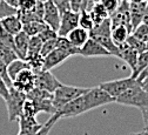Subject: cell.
I'll return each instance as SVG.
<instances>
[{
  "label": "cell",
  "instance_id": "obj_26",
  "mask_svg": "<svg viewBox=\"0 0 148 135\" xmlns=\"http://www.w3.org/2000/svg\"><path fill=\"white\" fill-rule=\"evenodd\" d=\"M148 65V49L139 53V56H138V61H136V65H135V68L132 71V76L133 78H138V75L141 73V71Z\"/></svg>",
  "mask_w": 148,
  "mask_h": 135
},
{
  "label": "cell",
  "instance_id": "obj_25",
  "mask_svg": "<svg viewBox=\"0 0 148 135\" xmlns=\"http://www.w3.org/2000/svg\"><path fill=\"white\" fill-rule=\"evenodd\" d=\"M46 27H47V25L44 21H32V23L25 24L23 31L29 36H36V35H39Z\"/></svg>",
  "mask_w": 148,
  "mask_h": 135
},
{
  "label": "cell",
  "instance_id": "obj_2",
  "mask_svg": "<svg viewBox=\"0 0 148 135\" xmlns=\"http://www.w3.org/2000/svg\"><path fill=\"white\" fill-rule=\"evenodd\" d=\"M114 102L122 106H131L141 109L142 107L148 106V92L143 89L140 82H136L134 86L115 98Z\"/></svg>",
  "mask_w": 148,
  "mask_h": 135
},
{
  "label": "cell",
  "instance_id": "obj_24",
  "mask_svg": "<svg viewBox=\"0 0 148 135\" xmlns=\"http://www.w3.org/2000/svg\"><path fill=\"white\" fill-rule=\"evenodd\" d=\"M0 59H1L6 65H10L12 61L19 59V56L15 53L13 48L5 45L4 42L0 41Z\"/></svg>",
  "mask_w": 148,
  "mask_h": 135
},
{
  "label": "cell",
  "instance_id": "obj_14",
  "mask_svg": "<svg viewBox=\"0 0 148 135\" xmlns=\"http://www.w3.org/2000/svg\"><path fill=\"white\" fill-rule=\"evenodd\" d=\"M18 121H19V133H18V135H33L42 127L41 123L36 121V118L33 116L20 115Z\"/></svg>",
  "mask_w": 148,
  "mask_h": 135
},
{
  "label": "cell",
  "instance_id": "obj_9",
  "mask_svg": "<svg viewBox=\"0 0 148 135\" xmlns=\"http://www.w3.org/2000/svg\"><path fill=\"white\" fill-rule=\"evenodd\" d=\"M84 58H109L112 56L110 54L102 45H100L97 40L89 38L88 41L79 48V54Z\"/></svg>",
  "mask_w": 148,
  "mask_h": 135
},
{
  "label": "cell",
  "instance_id": "obj_40",
  "mask_svg": "<svg viewBox=\"0 0 148 135\" xmlns=\"http://www.w3.org/2000/svg\"><path fill=\"white\" fill-rule=\"evenodd\" d=\"M147 76H148V65L141 71V73L138 75V78H136V80H138V82H142L146 78H147Z\"/></svg>",
  "mask_w": 148,
  "mask_h": 135
},
{
  "label": "cell",
  "instance_id": "obj_33",
  "mask_svg": "<svg viewBox=\"0 0 148 135\" xmlns=\"http://www.w3.org/2000/svg\"><path fill=\"white\" fill-rule=\"evenodd\" d=\"M0 76H1V79L5 81V84L7 85L8 89L13 86V81L11 80V78L8 76V73H7V65L0 59Z\"/></svg>",
  "mask_w": 148,
  "mask_h": 135
},
{
  "label": "cell",
  "instance_id": "obj_16",
  "mask_svg": "<svg viewBox=\"0 0 148 135\" xmlns=\"http://www.w3.org/2000/svg\"><path fill=\"white\" fill-rule=\"evenodd\" d=\"M147 8V3L136 4V3H129V19H131V25L133 31L142 24V18Z\"/></svg>",
  "mask_w": 148,
  "mask_h": 135
},
{
  "label": "cell",
  "instance_id": "obj_31",
  "mask_svg": "<svg viewBox=\"0 0 148 135\" xmlns=\"http://www.w3.org/2000/svg\"><path fill=\"white\" fill-rule=\"evenodd\" d=\"M100 3L106 8V11H107V13H108L109 16L113 15L118 11V8L120 6V0H101Z\"/></svg>",
  "mask_w": 148,
  "mask_h": 135
},
{
  "label": "cell",
  "instance_id": "obj_3",
  "mask_svg": "<svg viewBox=\"0 0 148 135\" xmlns=\"http://www.w3.org/2000/svg\"><path fill=\"white\" fill-rule=\"evenodd\" d=\"M80 100L84 105L85 112H89L92 109L102 107L105 105L112 103L115 101L114 98H112L106 90H103L99 86L93 87V88H88V90L85 94L80 95Z\"/></svg>",
  "mask_w": 148,
  "mask_h": 135
},
{
  "label": "cell",
  "instance_id": "obj_47",
  "mask_svg": "<svg viewBox=\"0 0 148 135\" xmlns=\"http://www.w3.org/2000/svg\"><path fill=\"white\" fill-rule=\"evenodd\" d=\"M93 1H94V3H100L101 0H93Z\"/></svg>",
  "mask_w": 148,
  "mask_h": 135
},
{
  "label": "cell",
  "instance_id": "obj_39",
  "mask_svg": "<svg viewBox=\"0 0 148 135\" xmlns=\"http://www.w3.org/2000/svg\"><path fill=\"white\" fill-rule=\"evenodd\" d=\"M140 110H141V115H142L143 125H145V127H148V106L142 107Z\"/></svg>",
  "mask_w": 148,
  "mask_h": 135
},
{
  "label": "cell",
  "instance_id": "obj_21",
  "mask_svg": "<svg viewBox=\"0 0 148 135\" xmlns=\"http://www.w3.org/2000/svg\"><path fill=\"white\" fill-rule=\"evenodd\" d=\"M131 34H132V29L128 28L127 26H118L112 28V39L114 44L118 46L125 44Z\"/></svg>",
  "mask_w": 148,
  "mask_h": 135
},
{
  "label": "cell",
  "instance_id": "obj_48",
  "mask_svg": "<svg viewBox=\"0 0 148 135\" xmlns=\"http://www.w3.org/2000/svg\"><path fill=\"white\" fill-rule=\"evenodd\" d=\"M121 1H128V3H131V0H121Z\"/></svg>",
  "mask_w": 148,
  "mask_h": 135
},
{
  "label": "cell",
  "instance_id": "obj_12",
  "mask_svg": "<svg viewBox=\"0 0 148 135\" xmlns=\"http://www.w3.org/2000/svg\"><path fill=\"white\" fill-rule=\"evenodd\" d=\"M13 87L19 89L24 93H29L35 87V74L32 68L24 69L16 75L15 80L13 81Z\"/></svg>",
  "mask_w": 148,
  "mask_h": 135
},
{
  "label": "cell",
  "instance_id": "obj_37",
  "mask_svg": "<svg viewBox=\"0 0 148 135\" xmlns=\"http://www.w3.org/2000/svg\"><path fill=\"white\" fill-rule=\"evenodd\" d=\"M0 96L4 100H6V98L8 96V87L5 84V81L1 79V76H0Z\"/></svg>",
  "mask_w": 148,
  "mask_h": 135
},
{
  "label": "cell",
  "instance_id": "obj_44",
  "mask_svg": "<svg viewBox=\"0 0 148 135\" xmlns=\"http://www.w3.org/2000/svg\"><path fill=\"white\" fill-rule=\"evenodd\" d=\"M128 135H148V133L146 130H142V132H139V133H131Z\"/></svg>",
  "mask_w": 148,
  "mask_h": 135
},
{
  "label": "cell",
  "instance_id": "obj_35",
  "mask_svg": "<svg viewBox=\"0 0 148 135\" xmlns=\"http://www.w3.org/2000/svg\"><path fill=\"white\" fill-rule=\"evenodd\" d=\"M38 0H20L19 6H18V11L20 12H26V11H32L35 6Z\"/></svg>",
  "mask_w": 148,
  "mask_h": 135
},
{
  "label": "cell",
  "instance_id": "obj_36",
  "mask_svg": "<svg viewBox=\"0 0 148 135\" xmlns=\"http://www.w3.org/2000/svg\"><path fill=\"white\" fill-rule=\"evenodd\" d=\"M52 1L54 3L55 6L58 7L60 14L71 10V0H52Z\"/></svg>",
  "mask_w": 148,
  "mask_h": 135
},
{
  "label": "cell",
  "instance_id": "obj_19",
  "mask_svg": "<svg viewBox=\"0 0 148 135\" xmlns=\"http://www.w3.org/2000/svg\"><path fill=\"white\" fill-rule=\"evenodd\" d=\"M68 38V40L71 41L72 45H74L75 47L80 48L82 47L89 39V32L82 27H77V28H74L73 31H71L67 35Z\"/></svg>",
  "mask_w": 148,
  "mask_h": 135
},
{
  "label": "cell",
  "instance_id": "obj_30",
  "mask_svg": "<svg viewBox=\"0 0 148 135\" xmlns=\"http://www.w3.org/2000/svg\"><path fill=\"white\" fill-rule=\"evenodd\" d=\"M18 10L10 6L5 0H0V20L8 15H12V14H16Z\"/></svg>",
  "mask_w": 148,
  "mask_h": 135
},
{
  "label": "cell",
  "instance_id": "obj_15",
  "mask_svg": "<svg viewBox=\"0 0 148 135\" xmlns=\"http://www.w3.org/2000/svg\"><path fill=\"white\" fill-rule=\"evenodd\" d=\"M0 25L3 26V28L6 32H8L12 35H16L24 28V24L18 14H12V15H8V16L1 19V20H0Z\"/></svg>",
  "mask_w": 148,
  "mask_h": 135
},
{
  "label": "cell",
  "instance_id": "obj_1",
  "mask_svg": "<svg viewBox=\"0 0 148 135\" xmlns=\"http://www.w3.org/2000/svg\"><path fill=\"white\" fill-rule=\"evenodd\" d=\"M89 38L97 40L100 45H102L112 56H116L120 59V49L119 46L114 44L112 39V25H110V19L107 18L98 25H95L89 31Z\"/></svg>",
  "mask_w": 148,
  "mask_h": 135
},
{
  "label": "cell",
  "instance_id": "obj_7",
  "mask_svg": "<svg viewBox=\"0 0 148 135\" xmlns=\"http://www.w3.org/2000/svg\"><path fill=\"white\" fill-rule=\"evenodd\" d=\"M136 82H138V80L131 75V76H128V78H122V79H118V80L102 82L99 85V87L102 88L103 90H106L115 100V98H118L119 95H121L128 88L134 86Z\"/></svg>",
  "mask_w": 148,
  "mask_h": 135
},
{
  "label": "cell",
  "instance_id": "obj_38",
  "mask_svg": "<svg viewBox=\"0 0 148 135\" xmlns=\"http://www.w3.org/2000/svg\"><path fill=\"white\" fill-rule=\"evenodd\" d=\"M84 0H71V10L74 12H80Z\"/></svg>",
  "mask_w": 148,
  "mask_h": 135
},
{
  "label": "cell",
  "instance_id": "obj_46",
  "mask_svg": "<svg viewBox=\"0 0 148 135\" xmlns=\"http://www.w3.org/2000/svg\"><path fill=\"white\" fill-rule=\"evenodd\" d=\"M143 130H146V132L148 133V127H145V128H143Z\"/></svg>",
  "mask_w": 148,
  "mask_h": 135
},
{
  "label": "cell",
  "instance_id": "obj_32",
  "mask_svg": "<svg viewBox=\"0 0 148 135\" xmlns=\"http://www.w3.org/2000/svg\"><path fill=\"white\" fill-rule=\"evenodd\" d=\"M57 47H58V38H55V39H51V40H47V41L42 42V47H41L40 54H41L42 56H46L47 54H49L51 52H53Z\"/></svg>",
  "mask_w": 148,
  "mask_h": 135
},
{
  "label": "cell",
  "instance_id": "obj_49",
  "mask_svg": "<svg viewBox=\"0 0 148 135\" xmlns=\"http://www.w3.org/2000/svg\"><path fill=\"white\" fill-rule=\"evenodd\" d=\"M40 1H42V3H45V1H46V0H40Z\"/></svg>",
  "mask_w": 148,
  "mask_h": 135
},
{
  "label": "cell",
  "instance_id": "obj_5",
  "mask_svg": "<svg viewBox=\"0 0 148 135\" xmlns=\"http://www.w3.org/2000/svg\"><path fill=\"white\" fill-rule=\"evenodd\" d=\"M27 100V94L16 89L15 87H11L8 89V96L6 98V107H7V113H8V121L13 122L23 113L24 103Z\"/></svg>",
  "mask_w": 148,
  "mask_h": 135
},
{
  "label": "cell",
  "instance_id": "obj_34",
  "mask_svg": "<svg viewBox=\"0 0 148 135\" xmlns=\"http://www.w3.org/2000/svg\"><path fill=\"white\" fill-rule=\"evenodd\" d=\"M38 36L42 40V42H45V41H47V40L55 39V38H58L59 35H58V32H57V31H54V29H52L49 26H47Z\"/></svg>",
  "mask_w": 148,
  "mask_h": 135
},
{
  "label": "cell",
  "instance_id": "obj_20",
  "mask_svg": "<svg viewBox=\"0 0 148 135\" xmlns=\"http://www.w3.org/2000/svg\"><path fill=\"white\" fill-rule=\"evenodd\" d=\"M28 68H31L29 64L26 60L19 58V59H16V60L12 61L10 65H7V73H8V76L11 78V80L14 81L18 74L23 72L24 69H28Z\"/></svg>",
  "mask_w": 148,
  "mask_h": 135
},
{
  "label": "cell",
  "instance_id": "obj_28",
  "mask_svg": "<svg viewBox=\"0 0 148 135\" xmlns=\"http://www.w3.org/2000/svg\"><path fill=\"white\" fill-rule=\"evenodd\" d=\"M79 26L87 29L88 32L93 28L95 25H94V21L93 19L90 16V13L87 12V11H80V19H79Z\"/></svg>",
  "mask_w": 148,
  "mask_h": 135
},
{
  "label": "cell",
  "instance_id": "obj_6",
  "mask_svg": "<svg viewBox=\"0 0 148 135\" xmlns=\"http://www.w3.org/2000/svg\"><path fill=\"white\" fill-rule=\"evenodd\" d=\"M27 99L33 101L36 110L45 112L49 114L55 113V108L53 106V93L34 87L29 93H27Z\"/></svg>",
  "mask_w": 148,
  "mask_h": 135
},
{
  "label": "cell",
  "instance_id": "obj_41",
  "mask_svg": "<svg viewBox=\"0 0 148 135\" xmlns=\"http://www.w3.org/2000/svg\"><path fill=\"white\" fill-rule=\"evenodd\" d=\"M5 1L10 6H12V7H14V8L18 10V6H19V1H20V0H5Z\"/></svg>",
  "mask_w": 148,
  "mask_h": 135
},
{
  "label": "cell",
  "instance_id": "obj_11",
  "mask_svg": "<svg viewBox=\"0 0 148 135\" xmlns=\"http://www.w3.org/2000/svg\"><path fill=\"white\" fill-rule=\"evenodd\" d=\"M60 19H61V14L58 7L54 5L52 0H46L44 3V16H42L44 23L47 26H49L52 29L58 32L60 26Z\"/></svg>",
  "mask_w": 148,
  "mask_h": 135
},
{
  "label": "cell",
  "instance_id": "obj_42",
  "mask_svg": "<svg viewBox=\"0 0 148 135\" xmlns=\"http://www.w3.org/2000/svg\"><path fill=\"white\" fill-rule=\"evenodd\" d=\"M142 24H143V25H146V26H148V6H147L146 12H145L143 18H142Z\"/></svg>",
  "mask_w": 148,
  "mask_h": 135
},
{
  "label": "cell",
  "instance_id": "obj_13",
  "mask_svg": "<svg viewBox=\"0 0 148 135\" xmlns=\"http://www.w3.org/2000/svg\"><path fill=\"white\" fill-rule=\"evenodd\" d=\"M69 56H72L71 53H68L67 51H65L62 48L57 47L53 52H51L49 54H47L46 56H44V66H42V69H45V71H52L53 68L58 67L64 61H66Z\"/></svg>",
  "mask_w": 148,
  "mask_h": 135
},
{
  "label": "cell",
  "instance_id": "obj_51",
  "mask_svg": "<svg viewBox=\"0 0 148 135\" xmlns=\"http://www.w3.org/2000/svg\"><path fill=\"white\" fill-rule=\"evenodd\" d=\"M147 6H148V1H147Z\"/></svg>",
  "mask_w": 148,
  "mask_h": 135
},
{
  "label": "cell",
  "instance_id": "obj_29",
  "mask_svg": "<svg viewBox=\"0 0 148 135\" xmlns=\"http://www.w3.org/2000/svg\"><path fill=\"white\" fill-rule=\"evenodd\" d=\"M132 35L135 36L136 39H139L140 41H142V42L146 44V42L148 41V26H146V25H143V24L139 25V26L132 32Z\"/></svg>",
  "mask_w": 148,
  "mask_h": 135
},
{
  "label": "cell",
  "instance_id": "obj_17",
  "mask_svg": "<svg viewBox=\"0 0 148 135\" xmlns=\"http://www.w3.org/2000/svg\"><path fill=\"white\" fill-rule=\"evenodd\" d=\"M119 49H120V59L123 60L133 71L135 68V65H136V61H138L139 52L135 51L133 47H131L127 42L120 45Z\"/></svg>",
  "mask_w": 148,
  "mask_h": 135
},
{
  "label": "cell",
  "instance_id": "obj_43",
  "mask_svg": "<svg viewBox=\"0 0 148 135\" xmlns=\"http://www.w3.org/2000/svg\"><path fill=\"white\" fill-rule=\"evenodd\" d=\"M140 84H141V86L143 87V89H146V90L148 92V76H147V78H146L142 82H140Z\"/></svg>",
  "mask_w": 148,
  "mask_h": 135
},
{
  "label": "cell",
  "instance_id": "obj_18",
  "mask_svg": "<svg viewBox=\"0 0 148 135\" xmlns=\"http://www.w3.org/2000/svg\"><path fill=\"white\" fill-rule=\"evenodd\" d=\"M29 39L31 36L27 35L24 31H21L20 33H18L16 35H14V45H15V52L18 54V56L20 59H26V54L28 51V45H29Z\"/></svg>",
  "mask_w": 148,
  "mask_h": 135
},
{
  "label": "cell",
  "instance_id": "obj_4",
  "mask_svg": "<svg viewBox=\"0 0 148 135\" xmlns=\"http://www.w3.org/2000/svg\"><path fill=\"white\" fill-rule=\"evenodd\" d=\"M88 90V88L82 87H75V86H67L62 85L55 89L53 93V106L55 108V112H58L60 108H62L65 105L71 102L72 100L79 98L80 95L85 94Z\"/></svg>",
  "mask_w": 148,
  "mask_h": 135
},
{
  "label": "cell",
  "instance_id": "obj_45",
  "mask_svg": "<svg viewBox=\"0 0 148 135\" xmlns=\"http://www.w3.org/2000/svg\"><path fill=\"white\" fill-rule=\"evenodd\" d=\"M148 0H131V3H136V4H142V3H147Z\"/></svg>",
  "mask_w": 148,
  "mask_h": 135
},
{
  "label": "cell",
  "instance_id": "obj_27",
  "mask_svg": "<svg viewBox=\"0 0 148 135\" xmlns=\"http://www.w3.org/2000/svg\"><path fill=\"white\" fill-rule=\"evenodd\" d=\"M61 118H60V115L55 112L54 114H52V116L49 118V120H47L44 125H42V127L36 132V133H34L33 135H48L49 134V132H51V129L54 127V125L58 122V120H60Z\"/></svg>",
  "mask_w": 148,
  "mask_h": 135
},
{
  "label": "cell",
  "instance_id": "obj_23",
  "mask_svg": "<svg viewBox=\"0 0 148 135\" xmlns=\"http://www.w3.org/2000/svg\"><path fill=\"white\" fill-rule=\"evenodd\" d=\"M89 13H90V16H92V19H93V21H94V25H98V24L102 23L105 19L109 18L106 8L103 7V5L101 3H95L93 8L89 11Z\"/></svg>",
  "mask_w": 148,
  "mask_h": 135
},
{
  "label": "cell",
  "instance_id": "obj_8",
  "mask_svg": "<svg viewBox=\"0 0 148 135\" xmlns=\"http://www.w3.org/2000/svg\"><path fill=\"white\" fill-rule=\"evenodd\" d=\"M35 74V87L49 93H54L55 89L61 86V82L51 73V71H34Z\"/></svg>",
  "mask_w": 148,
  "mask_h": 135
},
{
  "label": "cell",
  "instance_id": "obj_10",
  "mask_svg": "<svg viewBox=\"0 0 148 135\" xmlns=\"http://www.w3.org/2000/svg\"><path fill=\"white\" fill-rule=\"evenodd\" d=\"M79 19H80V12H74L69 10L62 13L60 19V26L58 29V35L67 36L71 31L79 27Z\"/></svg>",
  "mask_w": 148,
  "mask_h": 135
},
{
  "label": "cell",
  "instance_id": "obj_50",
  "mask_svg": "<svg viewBox=\"0 0 148 135\" xmlns=\"http://www.w3.org/2000/svg\"><path fill=\"white\" fill-rule=\"evenodd\" d=\"M84 135H89V134H88V133H85V134H84Z\"/></svg>",
  "mask_w": 148,
  "mask_h": 135
},
{
  "label": "cell",
  "instance_id": "obj_22",
  "mask_svg": "<svg viewBox=\"0 0 148 135\" xmlns=\"http://www.w3.org/2000/svg\"><path fill=\"white\" fill-rule=\"evenodd\" d=\"M41 47H42V40L40 38L36 35V36H31L29 39V45H28V51L26 54V59L25 60H29L34 56H38L41 55Z\"/></svg>",
  "mask_w": 148,
  "mask_h": 135
}]
</instances>
